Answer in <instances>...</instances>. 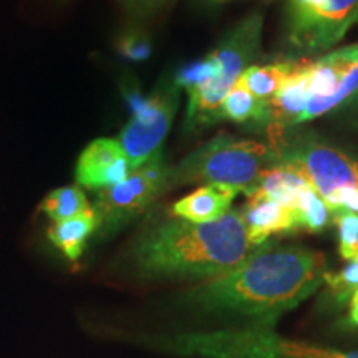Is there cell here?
<instances>
[{
    "instance_id": "5b68a950",
    "label": "cell",
    "mask_w": 358,
    "mask_h": 358,
    "mask_svg": "<svg viewBox=\"0 0 358 358\" xmlns=\"http://www.w3.org/2000/svg\"><path fill=\"white\" fill-rule=\"evenodd\" d=\"M262 27V13H249L243 20L237 22L221 38V42L209 52L221 65V80L211 90H198V92L187 93V129L203 128L222 122V100L236 87L243 71L252 65L254 58L261 50Z\"/></svg>"
},
{
    "instance_id": "5bb4252c",
    "label": "cell",
    "mask_w": 358,
    "mask_h": 358,
    "mask_svg": "<svg viewBox=\"0 0 358 358\" xmlns=\"http://www.w3.org/2000/svg\"><path fill=\"white\" fill-rule=\"evenodd\" d=\"M307 64L308 60L299 62L287 82L282 85L274 98L268 101L271 124L274 127H297L301 122L308 101Z\"/></svg>"
},
{
    "instance_id": "e0dca14e",
    "label": "cell",
    "mask_w": 358,
    "mask_h": 358,
    "mask_svg": "<svg viewBox=\"0 0 358 358\" xmlns=\"http://www.w3.org/2000/svg\"><path fill=\"white\" fill-rule=\"evenodd\" d=\"M221 118L236 123L271 124V110L268 103L259 100L248 90L236 87L227 93L221 105Z\"/></svg>"
},
{
    "instance_id": "7402d4cb",
    "label": "cell",
    "mask_w": 358,
    "mask_h": 358,
    "mask_svg": "<svg viewBox=\"0 0 358 358\" xmlns=\"http://www.w3.org/2000/svg\"><path fill=\"white\" fill-rule=\"evenodd\" d=\"M120 52L133 62H143L150 57L151 43L148 35L143 30L131 29L120 38Z\"/></svg>"
},
{
    "instance_id": "d6986e66",
    "label": "cell",
    "mask_w": 358,
    "mask_h": 358,
    "mask_svg": "<svg viewBox=\"0 0 358 358\" xmlns=\"http://www.w3.org/2000/svg\"><path fill=\"white\" fill-rule=\"evenodd\" d=\"M292 209L297 214L299 226L308 232H320L330 226L334 221V213L327 206L320 194L308 186L297 196Z\"/></svg>"
},
{
    "instance_id": "9c48e42d",
    "label": "cell",
    "mask_w": 358,
    "mask_h": 358,
    "mask_svg": "<svg viewBox=\"0 0 358 358\" xmlns=\"http://www.w3.org/2000/svg\"><path fill=\"white\" fill-rule=\"evenodd\" d=\"M308 101L299 124L340 108L358 93V43L327 52L307 64Z\"/></svg>"
},
{
    "instance_id": "52a82bcc",
    "label": "cell",
    "mask_w": 358,
    "mask_h": 358,
    "mask_svg": "<svg viewBox=\"0 0 358 358\" xmlns=\"http://www.w3.org/2000/svg\"><path fill=\"white\" fill-rule=\"evenodd\" d=\"M272 128V150L277 158L289 161L301 169L313 189L325 199L330 192L342 186L358 187V158L342 148L317 136L285 140L280 127Z\"/></svg>"
},
{
    "instance_id": "8992f818",
    "label": "cell",
    "mask_w": 358,
    "mask_h": 358,
    "mask_svg": "<svg viewBox=\"0 0 358 358\" xmlns=\"http://www.w3.org/2000/svg\"><path fill=\"white\" fill-rule=\"evenodd\" d=\"M169 189V166L158 151L146 163L133 169L118 185L98 191L93 211L100 227L98 234L108 237L131 222Z\"/></svg>"
},
{
    "instance_id": "ffe728a7",
    "label": "cell",
    "mask_w": 358,
    "mask_h": 358,
    "mask_svg": "<svg viewBox=\"0 0 358 358\" xmlns=\"http://www.w3.org/2000/svg\"><path fill=\"white\" fill-rule=\"evenodd\" d=\"M324 284L335 303H345L358 290V262H348L338 272H327Z\"/></svg>"
},
{
    "instance_id": "ac0fdd59",
    "label": "cell",
    "mask_w": 358,
    "mask_h": 358,
    "mask_svg": "<svg viewBox=\"0 0 358 358\" xmlns=\"http://www.w3.org/2000/svg\"><path fill=\"white\" fill-rule=\"evenodd\" d=\"M92 208L88 203L87 196L78 186H64L53 189L45 196V199L40 204L42 211L53 222H62L66 219L78 216Z\"/></svg>"
},
{
    "instance_id": "6da1fadb",
    "label": "cell",
    "mask_w": 358,
    "mask_h": 358,
    "mask_svg": "<svg viewBox=\"0 0 358 358\" xmlns=\"http://www.w3.org/2000/svg\"><path fill=\"white\" fill-rule=\"evenodd\" d=\"M327 274L325 257L301 245H257L239 266L191 289L186 302L274 329L285 312L315 294Z\"/></svg>"
},
{
    "instance_id": "603a6c76",
    "label": "cell",
    "mask_w": 358,
    "mask_h": 358,
    "mask_svg": "<svg viewBox=\"0 0 358 358\" xmlns=\"http://www.w3.org/2000/svg\"><path fill=\"white\" fill-rule=\"evenodd\" d=\"M324 201L332 213L348 211L358 214V187L355 186L337 187Z\"/></svg>"
},
{
    "instance_id": "8fae6325",
    "label": "cell",
    "mask_w": 358,
    "mask_h": 358,
    "mask_svg": "<svg viewBox=\"0 0 358 358\" xmlns=\"http://www.w3.org/2000/svg\"><path fill=\"white\" fill-rule=\"evenodd\" d=\"M131 171V164L120 141L98 138L80 155L75 178L80 186L101 191L124 181Z\"/></svg>"
},
{
    "instance_id": "30bf717a",
    "label": "cell",
    "mask_w": 358,
    "mask_h": 358,
    "mask_svg": "<svg viewBox=\"0 0 358 358\" xmlns=\"http://www.w3.org/2000/svg\"><path fill=\"white\" fill-rule=\"evenodd\" d=\"M358 22V0H324V7L302 32L289 38L297 50L327 52Z\"/></svg>"
},
{
    "instance_id": "3957f363",
    "label": "cell",
    "mask_w": 358,
    "mask_h": 358,
    "mask_svg": "<svg viewBox=\"0 0 358 358\" xmlns=\"http://www.w3.org/2000/svg\"><path fill=\"white\" fill-rule=\"evenodd\" d=\"M161 347L186 358H358V350L312 345L257 325L178 334Z\"/></svg>"
},
{
    "instance_id": "2e32d148",
    "label": "cell",
    "mask_w": 358,
    "mask_h": 358,
    "mask_svg": "<svg viewBox=\"0 0 358 358\" xmlns=\"http://www.w3.org/2000/svg\"><path fill=\"white\" fill-rule=\"evenodd\" d=\"M299 62L275 60L266 65H250L237 80V87L248 90L262 101H271L282 85L287 82Z\"/></svg>"
},
{
    "instance_id": "cb8c5ba5",
    "label": "cell",
    "mask_w": 358,
    "mask_h": 358,
    "mask_svg": "<svg viewBox=\"0 0 358 358\" xmlns=\"http://www.w3.org/2000/svg\"><path fill=\"white\" fill-rule=\"evenodd\" d=\"M129 13L136 17H148L168 7L173 0H120Z\"/></svg>"
},
{
    "instance_id": "7a4b0ae2",
    "label": "cell",
    "mask_w": 358,
    "mask_h": 358,
    "mask_svg": "<svg viewBox=\"0 0 358 358\" xmlns=\"http://www.w3.org/2000/svg\"><path fill=\"white\" fill-rule=\"evenodd\" d=\"M254 249L243 213L231 209L211 222L176 217L156 224L136 241L133 261L148 277L209 280L239 266Z\"/></svg>"
},
{
    "instance_id": "d4e9b609",
    "label": "cell",
    "mask_w": 358,
    "mask_h": 358,
    "mask_svg": "<svg viewBox=\"0 0 358 358\" xmlns=\"http://www.w3.org/2000/svg\"><path fill=\"white\" fill-rule=\"evenodd\" d=\"M348 303H350V320L355 325H358V290L352 295L350 302Z\"/></svg>"
},
{
    "instance_id": "277c9868",
    "label": "cell",
    "mask_w": 358,
    "mask_h": 358,
    "mask_svg": "<svg viewBox=\"0 0 358 358\" xmlns=\"http://www.w3.org/2000/svg\"><path fill=\"white\" fill-rule=\"evenodd\" d=\"M275 159L272 146L219 133L169 166V187L201 182L234 186L245 192Z\"/></svg>"
},
{
    "instance_id": "9a60e30c",
    "label": "cell",
    "mask_w": 358,
    "mask_h": 358,
    "mask_svg": "<svg viewBox=\"0 0 358 358\" xmlns=\"http://www.w3.org/2000/svg\"><path fill=\"white\" fill-rule=\"evenodd\" d=\"M100 221L93 208L78 214V216L66 219L62 222H53L48 229V239L60 250L70 262H77L82 257L85 245L95 232H98Z\"/></svg>"
},
{
    "instance_id": "7c38bea8",
    "label": "cell",
    "mask_w": 358,
    "mask_h": 358,
    "mask_svg": "<svg viewBox=\"0 0 358 358\" xmlns=\"http://www.w3.org/2000/svg\"><path fill=\"white\" fill-rule=\"evenodd\" d=\"M241 213L250 244L256 248L266 243L271 236L301 229L294 209L274 199L248 198Z\"/></svg>"
},
{
    "instance_id": "4fadbf2b",
    "label": "cell",
    "mask_w": 358,
    "mask_h": 358,
    "mask_svg": "<svg viewBox=\"0 0 358 358\" xmlns=\"http://www.w3.org/2000/svg\"><path fill=\"white\" fill-rule=\"evenodd\" d=\"M241 189L227 185H204L173 204V216L189 222L217 221L231 211Z\"/></svg>"
},
{
    "instance_id": "ba28073f",
    "label": "cell",
    "mask_w": 358,
    "mask_h": 358,
    "mask_svg": "<svg viewBox=\"0 0 358 358\" xmlns=\"http://www.w3.org/2000/svg\"><path fill=\"white\" fill-rule=\"evenodd\" d=\"M179 95L181 88L173 78L161 85L153 95L143 98L133 93L129 96L133 116L123 128L118 141L131 169L141 166L159 151L176 115Z\"/></svg>"
},
{
    "instance_id": "484cf974",
    "label": "cell",
    "mask_w": 358,
    "mask_h": 358,
    "mask_svg": "<svg viewBox=\"0 0 358 358\" xmlns=\"http://www.w3.org/2000/svg\"><path fill=\"white\" fill-rule=\"evenodd\" d=\"M348 108H350V111H352V115L355 116V118L358 120V93L355 96L352 98L350 101H348Z\"/></svg>"
},
{
    "instance_id": "44dd1931",
    "label": "cell",
    "mask_w": 358,
    "mask_h": 358,
    "mask_svg": "<svg viewBox=\"0 0 358 358\" xmlns=\"http://www.w3.org/2000/svg\"><path fill=\"white\" fill-rule=\"evenodd\" d=\"M338 231V252L348 262H358V214L348 211L334 213Z\"/></svg>"
}]
</instances>
